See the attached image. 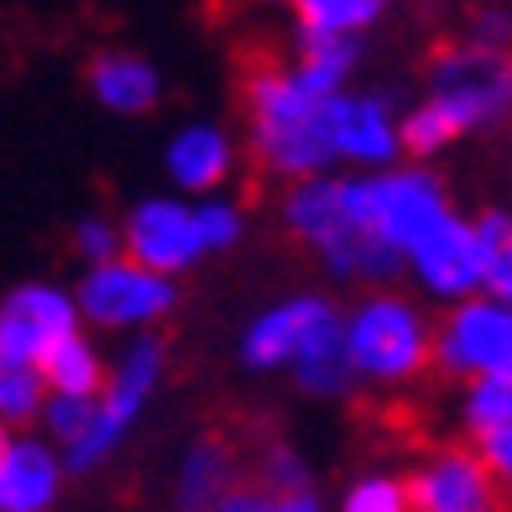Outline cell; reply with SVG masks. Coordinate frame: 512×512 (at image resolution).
<instances>
[{"mask_svg":"<svg viewBox=\"0 0 512 512\" xmlns=\"http://www.w3.org/2000/svg\"><path fill=\"white\" fill-rule=\"evenodd\" d=\"M246 131H251V152L262 157V168L288 183L324 178L335 168L330 142H324V100H309L293 84L288 63L256 68L246 79Z\"/></svg>","mask_w":512,"mask_h":512,"instance_id":"6da1fadb","label":"cell"},{"mask_svg":"<svg viewBox=\"0 0 512 512\" xmlns=\"http://www.w3.org/2000/svg\"><path fill=\"white\" fill-rule=\"evenodd\" d=\"M345 324V356H351L356 382L371 387H408L429 371L434 356V324L408 293L377 288L361 304L340 314Z\"/></svg>","mask_w":512,"mask_h":512,"instance_id":"7a4b0ae2","label":"cell"},{"mask_svg":"<svg viewBox=\"0 0 512 512\" xmlns=\"http://www.w3.org/2000/svg\"><path fill=\"white\" fill-rule=\"evenodd\" d=\"M168 377V345L162 335H131V345L110 366V382L95 403H89V424L79 434L74 450H63L68 471H100V465L131 439V429L142 424V413L152 408V392Z\"/></svg>","mask_w":512,"mask_h":512,"instance_id":"3957f363","label":"cell"},{"mask_svg":"<svg viewBox=\"0 0 512 512\" xmlns=\"http://www.w3.org/2000/svg\"><path fill=\"white\" fill-rule=\"evenodd\" d=\"M445 121L465 131H492L512 115V53L481 48V42H450L429 68V95Z\"/></svg>","mask_w":512,"mask_h":512,"instance_id":"277c9868","label":"cell"},{"mask_svg":"<svg viewBox=\"0 0 512 512\" xmlns=\"http://www.w3.org/2000/svg\"><path fill=\"white\" fill-rule=\"evenodd\" d=\"M314 256L324 262V272L340 283H366L371 293L387 288L403 272V251H392L387 236L371 220V183L361 173L335 178V220L330 230L314 241Z\"/></svg>","mask_w":512,"mask_h":512,"instance_id":"5b68a950","label":"cell"},{"mask_svg":"<svg viewBox=\"0 0 512 512\" xmlns=\"http://www.w3.org/2000/svg\"><path fill=\"white\" fill-rule=\"evenodd\" d=\"M74 309L84 324L95 330H115V335H152L162 319L178 309V283L157 277L147 267L115 256L105 267H89L74 288Z\"/></svg>","mask_w":512,"mask_h":512,"instance_id":"8992f818","label":"cell"},{"mask_svg":"<svg viewBox=\"0 0 512 512\" xmlns=\"http://www.w3.org/2000/svg\"><path fill=\"white\" fill-rule=\"evenodd\" d=\"M445 377L455 382H476L492 371L512 366V309L497 298H465L450 304L434 319V356H429Z\"/></svg>","mask_w":512,"mask_h":512,"instance_id":"52a82bcc","label":"cell"},{"mask_svg":"<svg viewBox=\"0 0 512 512\" xmlns=\"http://www.w3.org/2000/svg\"><path fill=\"white\" fill-rule=\"evenodd\" d=\"M121 256L136 267H147L157 277H178L194 272L204 262V241H199V220L194 204L178 194H147L126 209L121 220Z\"/></svg>","mask_w":512,"mask_h":512,"instance_id":"ba28073f","label":"cell"},{"mask_svg":"<svg viewBox=\"0 0 512 512\" xmlns=\"http://www.w3.org/2000/svg\"><path fill=\"white\" fill-rule=\"evenodd\" d=\"M324 142H330L335 162L356 168L361 178L403 162L398 110H392L387 95H371V89H345V95L324 100Z\"/></svg>","mask_w":512,"mask_h":512,"instance_id":"9c48e42d","label":"cell"},{"mask_svg":"<svg viewBox=\"0 0 512 512\" xmlns=\"http://www.w3.org/2000/svg\"><path fill=\"white\" fill-rule=\"evenodd\" d=\"M366 183H371V220H377L392 251H413L434 225H445L455 215L439 173L418 168V162H398L387 173H371Z\"/></svg>","mask_w":512,"mask_h":512,"instance_id":"30bf717a","label":"cell"},{"mask_svg":"<svg viewBox=\"0 0 512 512\" xmlns=\"http://www.w3.org/2000/svg\"><path fill=\"white\" fill-rule=\"evenodd\" d=\"M79 330L84 319L74 309V293L58 283H21L0 298V361L37 366L53 345Z\"/></svg>","mask_w":512,"mask_h":512,"instance_id":"8fae6325","label":"cell"},{"mask_svg":"<svg viewBox=\"0 0 512 512\" xmlns=\"http://www.w3.org/2000/svg\"><path fill=\"white\" fill-rule=\"evenodd\" d=\"M330 319H340V304L324 293H288L277 304L256 309L241 330L236 356L246 371H288L298 361V351L324 330Z\"/></svg>","mask_w":512,"mask_h":512,"instance_id":"7c38bea8","label":"cell"},{"mask_svg":"<svg viewBox=\"0 0 512 512\" xmlns=\"http://www.w3.org/2000/svg\"><path fill=\"white\" fill-rule=\"evenodd\" d=\"M403 272L418 283V293L434 304H465L481 293V251H476V225L471 215H455L445 225H434L413 251H403Z\"/></svg>","mask_w":512,"mask_h":512,"instance_id":"4fadbf2b","label":"cell"},{"mask_svg":"<svg viewBox=\"0 0 512 512\" xmlns=\"http://www.w3.org/2000/svg\"><path fill=\"white\" fill-rule=\"evenodd\" d=\"M403 481H408L413 512H497L502 507V492L486 476L481 455L465 445L429 450Z\"/></svg>","mask_w":512,"mask_h":512,"instance_id":"5bb4252c","label":"cell"},{"mask_svg":"<svg viewBox=\"0 0 512 512\" xmlns=\"http://www.w3.org/2000/svg\"><path fill=\"white\" fill-rule=\"evenodd\" d=\"M236 168H241V147L220 121H189L162 147V173H168L173 194L189 204L225 194V183L236 178Z\"/></svg>","mask_w":512,"mask_h":512,"instance_id":"9a60e30c","label":"cell"},{"mask_svg":"<svg viewBox=\"0 0 512 512\" xmlns=\"http://www.w3.org/2000/svg\"><path fill=\"white\" fill-rule=\"evenodd\" d=\"M68 465L48 439L16 434L0 460V512H53L63 497Z\"/></svg>","mask_w":512,"mask_h":512,"instance_id":"2e32d148","label":"cell"},{"mask_svg":"<svg viewBox=\"0 0 512 512\" xmlns=\"http://www.w3.org/2000/svg\"><path fill=\"white\" fill-rule=\"evenodd\" d=\"M84 84H89V95H95L100 110L126 115V121L152 115L162 105V68L142 53H100L89 63Z\"/></svg>","mask_w":512,"mask_h":512,"instance_id":"e0dca14e","label":"cell"},{"mask_svg":"<svg viewBox=\"0 0 512 512\" xmlns=\"http://www.w3.org/2000/svg\"><path fill=\"white\" fill-rule=\"evenodd\" d=\"M236 486V455L220 439H194L173 471V512H215V502Z\"/></svg>","mask_w":512,"mask_h":512,"instance_id":"ac0fdd59","label":"cell"},{"mask_svg":"<svg viewBox=\"0 0 512 512\" xmlns=\"http://www.w3.org/2000/svg\"><path fill=\"white\" fill-rule=\"evenodd\" d=\"M288 377H293V387L304 392V398H314V403H335V398H345V392L356 387V371H351V356H345V324L340 319H330L324 330L298 351V361L288 366Z\"/></svg>","mask_w":512,"mask_h":512,"instance_id":"d6986e66","label":"cell"},{"mask_svg":"<svg viewBox=\"0 0 512 512\" xmlns=\"http://www.w3.org/2000/svg\"><path fill=\"white\" fill-rule=\"evenodd\" d=\"M37 377H42V387H48V398L95 403L105 392V382H110V366L95 351V340L79 330V335H68L63 345H53V351L37 361Z\"/></svg>","mask_w":512,"mask_h":512,"instance_id":"ffe728a7","label":"cell"},{"mask_svg":"<svg viewBox=\"0 0 512 512\" xmlns=\"http://www.w3.org/2000/svg\"><path fill=\"white\" fill-rule=\"evenodd\" d=\"M361 63V42H330V37H298V58L288 63L293 84L309 100H335L351 89V74Z\"/></svg>","mask_w":512,"mask_h":512,"instance_id":"44dd1931","label":"cell"},{"mask_svg":"<svg viewBox=\"0 0 512 512\" xmlns=\"http://www.w3.org/2000/svg\"><path fill=\"white\" fill-rule=\"evenodd\" d=\"M387 16L382 0H298L293 32L298 37H330V42H361Z\"/></svg>","mask_w":512,"mask_h":512,"instance_id":"7402d4cb","label":"cell"},{"mask_svg":"<svg viewBox=\"0 0 512 512\" xmlns=\"http://www.w3.org/2000/svg\"><path fill=\"white\" fill-rule=\"evenodd\" d=\"M476 251H481V298L512 309V209H481L471 215Z\"/></svg>","mask_w":512,"mask_h":512,"instance_id":"603a6c76","label":"cell"},{"mask_svg":"<svg viewBox=\"0 0 512 512\" xmlns=\"http://www.w3.org/2000/svg\"><path fill=\"white\" fill-rule=\"evenodd\" d=\"M460 424L471 429L476 439L497 434V429H512V366L492 371V377L465 382V392H460Z\"/></svg>","mask_w":512,"mask_h":512,"instance_id":"cb8c5ba5","label":"cell"},{"mask_svg":"<svg viewBox=\"0 0 512 512\" xmlns=\"http://www.w3.org/2000/svg\"><path fill=\"white\" fill-rule=\"evenodd\" d=\"M48 408V387H42L37 366H16V361H0V424L6 429H27L42 418Z\"/></svg>","mask_w":512,"mask_h":512,"instance_id":"d4e9b609","label":"cell"},{"mask_svg":"<svg viewBox=\"0 0 512 512\" xmlns=\"http://www.w3.org/2000/svg\"><path fill=\"white\" fill-rule=\"evenodd\" d=\"M398 142H403V157H413L418 168H429V157H439L445 147H455L460 131H455L429 100H418L413 110L398 115Z\"/></svg>","mask_w":512,"mask_h":512,"instance_id":"484cf974","label":"cell"},{"mask_svg":"<svg viewBox=\"0 0 512 512\" xmlns=\"http://www.w3.org/2000/svg\"><path fill=\"white\" fill-rule=\"evenodd\" d=\"M194 220H199V241H204V256H225L246 241V209L230 199V194H215V199H199L194 204Z\"/></svg>","mask_w":512,"mask_h":512,"instance_id":"4316f807","label":"cell"},{"mask_svg":"<svg viewBox=\"0 0 512 512\" xmlns=\"http://www.w3.org/2000/svg\"><path fill=\"white\" fill-rule=\"evenodd\" d=\"M335 512H413L408 502V481L398 471H366L340 492Z\"/></svg>","mask_w":512,"mask_h":512,"instance_id":"83f0119b","label":"cell"},{"mask_svg":"<svg viewBox=\"0 0 512 512\" xmlns=\"http://www.w3.org/2000/svg\"><path fill=\"white\" fill-rule=\"evenodd\" d=\"M74 256L84 262V272L115 262V256H121V220H110V215H84V220L74 225Z\"/></svg>","mask_w":512,"mask_h":512,"instance_id":"f1b7e54d","label":"cell"},{"mask_svg":"<svg viewBox=\"0 0 512 512\" xmlns=\"http://www.w3.org/2000/svg\"><path fill=\"white\" fill-rule=\"evenodd\" d=\"M262 492H272V497H288V492H309L314 486V471H309V460L298 455V450H288V445H272L267 455H262Z\"/></svg>","mask_w":512,"mask_h":512,"instance_id":"f546056e","label":"cell"},{"mask_svg":"<svg viewBox=\"0 0 512 512\" xmlns=\"http://www.w3.org/2000/svg\"><path fill=\"white\" fill-rule=\"evenodd\" d=\"M89 424V403H74V398H48V408H42V429L53 434V450H74L79 434Z\"/></svg>","mask_w":512,"mask_h":512,"instance_id":"4dcf8cb0","label":"cell"},{"mask_svg":"<svg viewBox=\"0 0 512 512\" xmlns=\"http://www.w3.org/2000/svg\"><path fill=\"white\" fill-rule=\"evenodd\" d=\"M486 465V476H492V486L502 497H512V429H497V434H481L471 445Z\"/></svg>","mask_w":512,"mask_h":512,"instance_id":"1f68e13d","label":"cell"},{"mask_svg":"<svg viewBox=\"0 0 512 512\" xmlns=\"http://www.w3.org/2000/svg\"><path fill=\"white\" fill-rule=\"evenodd\" d=\"M465 42H481V48H497V53H512V11L507 6H486L471 16L465 27Z\"/></svg>","mask_w":512,"mask_h":512,"instance_id":"d6a6232c","label":"cell"},{"mask_svg":"<svg viewBox=\"0 0 512 512\" xmlns=\"http://www.w3.org/2000/svg\"><path fill=\"white\" fill-rule=\"evenodd\" d=\"M215 512H272V492H262L256 481H236L230 492L215 502Z\"/></svg>","mask_w":512,"mask_h":512,"instance_id":"836d02e7","label":"cell"},{"mask_svg":"<svg viewBox=\"0 0 512 512\" xmlns=\"http://www.w3.org/2000/svg\"><path fill=\"white\" fill-rule=\"evenodd\" d=\"M272 512H330V507H324V497H319L314 486H309V492H288V497H272Z\"/></svg>","mask_w":512,"mask_h":512,"instance_id":"e575fe53","label":"cell"},{"mask_svg":"<svg viewBox=\"0 0 512 512\" xmlns=\"http://www.w3.org/2000/svg\"><path fill=\"white\" fill-rule=\"evenodd\" d=\"M11 439H16V434H11L6 424H0V460H6V450H11Z\"/></svg>","mask_w":512,"mask_h":512,"instance_id":"d590c367","label":"cell"}]
</instances>
